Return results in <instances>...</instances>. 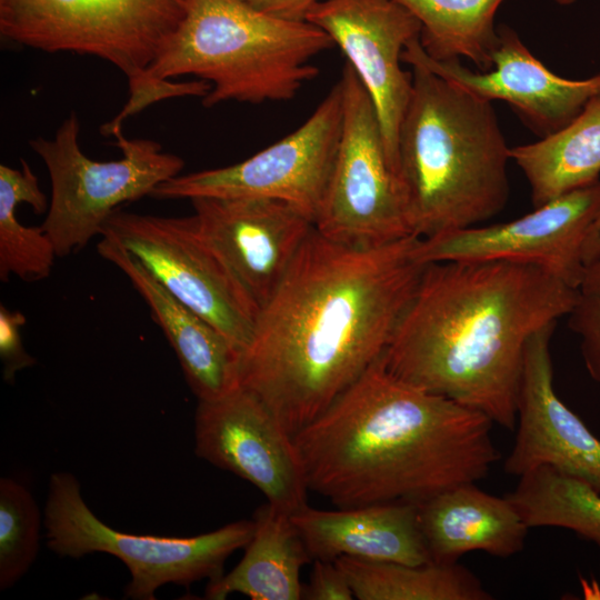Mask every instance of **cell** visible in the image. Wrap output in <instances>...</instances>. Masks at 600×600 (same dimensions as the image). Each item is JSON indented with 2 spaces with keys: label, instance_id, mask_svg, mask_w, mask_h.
<instances>
[{
  "label": "cell",
  "instance_id": "9c48e42d",
  "mask_svg": "<svg viewBox=\"0 0 600 600\" xmlns=\"http://www.w3.org/2000/svg\"><path fill=\"white\" fill-rule=\"evenodd\" d=\"M339 82L341 134L314 227L330 240L359 248L414 236L373 101L348 62Z\"/></svg>",
  "mask_w": 600,
  "mask_h": 600
},
{
  "label": "cell",
  "instance_id": "7402d4cb",
  "mask_svg": "<svg viewBox=\"0 0 600 600\" xmlns=\"http://www.w3.org/2000/svg\"><path fill=\"white\" fill-rule=\"evenodd\" d=\"M510 156L529 183L533 208L599 181L600 93L566 127L512 147Z\"/></svg>",
  "mask_w": 600,
  "mask_h": 600
},
{
  "label": "cell",
  "instance_id": "e0dca14e",
  "mask_svg": "<svg viewBox=\"0 0 600 600\" xmlns=\"http://www.w3.org/2000/svg\"><path fill=\"white\" fill-rule=\"evenodd\" d=\"M194 216L261 309L284 278L313 219L296 206L262 198H194Z\"/></svg>",
  "mask_w": 600,
  "mask_h": 600
},
{
  "label": "cell",
  "instance_id": "44dd1931",
  "mask_svg": "<svg viewBox=\"0 0 600 600\" xmlns=\"http://www.w3.org/2000/svg\"><path fill=\"white\" fill-rule=\"evenodd\" d=\"M252 520L253 533L242 559L229 573L208 583L204 598L223 600L241 593L252 600L302 599L300 572L312 558L291 513L267 502Z\"/></svg>",
  "mask_w": 600,
  "mask_h": 600
},
{
  "label": "cell",
  "instance_id": "9a60e30c",
  "mask_svg": "<svg viewBox=\"0 0 600 600\" xmlns=\"http://www.w3.org/2000/svg\"><path fill=\"white\" fill-rule=\"evenodd\" d=\"M498 33L493 66L486 72L470 70L460 60L430 58L419 37L408 43L401 60L407 64L424 66L478 98L507 102L540 138L566 127L592 97L600 93V74L584 80L562 78L538 60L513 29L501 24Z\"/></svg>",
  "mask_w": 600,
  "mask_h": 600
},
{
  "label": "cell",
  "instance_id": "7c38bea8",
  "mask_svg": "<svg viewBox=\"0 0 600 600\" xmlns=\"http://www.w3.org/2000/svg\"><path fill=\"white\" fill-rule=\"evenodd\" d=\"M600 216V180L564 193L518 219L420 238L423 263L508 261L533 266L580 288L584 246Z\"/></svg>",
  "mask_w": 600,
  "mask_h": 600
},
{
  "label": "cell",
  "instance_id": "f1b7e54d",
  "mask_svg": "<svg viewBox=\"0 0 600 600\" xmlns=\"http://www.w3.org/2000/svg\"><path fill=\"white\" fill-rule=\"evenodd\" d=\"M568 317L569 328L580 337L586 369L600 384V289L580 290Z\"/></svg>",
  "mask_w": 600,
  "mask_h": 600
},
{
  "label": "cell",
  "instance_id": "ba28073f",
  "mask_svg": "<svg viewBox=\"0 0 600 600\" xmlns=\"http://www.w3.org/2000/svg\"><path fill=\"white\" fill-rule=\"evenodd\" d=\"M189 0H0V33L46 52L106 60L128 81L147 72Z\"/></svg>",
  "mask_w": 600,
  "mask_h": 600
},
{
  "label": "cell",
  "instance_id": "ac0fdd59",
  "mask_svg": "<svg viewBox=\"0 0 600 600\" xmlns=\"http://www.w3.org/2000/svg\"><path fill=\"white\" fill-rule=\"evenodd\" d=\"M99 254L119 268L143 298L172 347L198 400L218 399L240 386V354L210 322L168 291L114 236L101 233Z\"/></svg>",
  "mask_w": 600,
  "mask_h": 600
},
{
  "label": "cell",
  "instance_id": "8fae6325",
  "mask_svg": "<svg viewBox=\"0 0 600 600\" xmlns=\"http://www.w3.org/2000/svg\"><path fill=\"white\" fill-rule=\"evenodd\" d=\"M338 81L293 132L227 167L178 174L152 192L158 199L262 198L291 203L313 221L334 162L342 128Z\"/></svg>",
  "mask_w": 600,
  "mask_h": 600
},
{
  "label": "cell",
  "instance_id": "d6986e66",
  "mask_svg": "<svg viewBox=\"0 0 600 600\" xmlns=\"http://www.w3.org/2000/svg\"><path fill=\"white\" fill-rule=\"evenodd\" d=\"M312 558L423 564L430 556L419 524L418 504L387 502L336 510L304 506L291 513Z\"/></svg>",
  "mask_w": 600,
  "mask_h": 600
},
{
  "label": "cell",
  "instance_id": "5bb4252c",
  "mask_svg": "<svg viewBox=\"0 0 600 600\" xmlns=\"http://www.w3.org/2000/svg\"><path fill=\"white\" fill-rule=\"evenodd\" d=\"M306 20L323 30L370 94L398 173V136L412 90L401 56L421 26L397 0H322Z\"/></svg>",
  "mask_w": 600,
  "mask_h": 600
},
{
  "label": "cell",
  "instance_id": "cb8c5ba5",
  "mask_svg": "<svg viewBox=\"0 0 600 600\" xmlns=\"http://www.w3.org/2000/svg\"><path fill=\"white\" fill-rule=\"evenodd\" d=\"M421 26L419 41L438 61H471L481 72L493 66L499 33L496 14L504 0H397Z\"/></svg>",
  "mask_w": 600,
  "mask_h": 600
},
{
  "label": "cell",
  "instance_id": "7a4b0ae2",
  "mask_svg": "<svg viewBox=\"0 0 600 600\" xmlns=\"http://www.w3.org/2000/svg\"><path fill=\"white\" fill-rule=\"evenodd\" d=\"M579 292L522 263H428L382 360L401 380L513 430L526 344L568 316Z\"/></svg>",
  "mask_w": 600,
  "mask_h": 600
},
{
  "label": "cell",
  "instance_id": "836d02e7",
  "mask_svg": "<svg viewBox=\"0 0 600 600\" xmlns=\"http://www.w3.org/2000/svg\"><path fill=\"white\" fill-rule=\"evenodd\" d=\"M580 290L600 289V256L590 262L584 270Z\"/></svg>",
  "mask_w": 600,
  "mask_h": 600
},
{
  "label": "cell",
  "instance_id": "2e32d148",
  "mask_svg": "<svg viewBox=\"0 0 600 600\" xmlns=\"http://www.w3.org/2000/svg\"><path fill=\"white\" fill-rule=\"evenodd\" d=\"M556 324L544 326L526 344L516 438L503 470L521 477L549 467L600 492V439L554 389L550 341Z\"/></svg>",
  "mask_w": 600,
  "mask_h": 600
},
{
  "label": "cell",
  "instance_id": "f546056e",
  "mask_svg": "<svg viewBox=\"0 0 600 600\" xmlns=\"http://www.w3.org/2000/svg\"><path fill=\"white\" fill-rule=\"evenodd\" d=\"M26 318L21 312L0 306V357L6 381L14 380L19 370L34 363V359L26 352L22 344L20 330Z\"/></svg>",
  "mask_w": 600,
  "mask_h": 600
},
{
  "label": "cell",
  "instance_id": "d6a6232c",
  "mask_svg": "<svg viewBox=\"0 0 600 600\" xmlns=\"http://www.w3.org/2000/svg\"><path fill=\"white\" fill-rule=\"evenodd\" d=\"M600 256V216L593 222L584 246L586 267Z\"/></svg>",
  "mask_w": 600,
  "mask_h": 600
},
{
  "label": "cell",
  "instance_id": "8992f818",
  "mask_svg": "<svg viewBox=\"0 0 600 600\" xmlns=\"http://www.w3.org/2000/svg\"><path fill=\"white\" fill-rule=\"evenodd\" d=\"M44 527L47 546L59 556L78 559L104 552L120 559L131 574L124 594L133 600H154L156 591L167 583L188 587L220 578L227 558L246 548L253 533V520L184 538L121 532L97 518L69 472L50 477Z\"/></svg>",
  "mask_w": 600,
  "mask_h": 600
},
{
  "label": "cell",
  "instance_id": "30bf717a",
  "mask_svg": "<svg viewBox=\"0 0 600 600\" xmlns=\"http://www.w3.org/2000/svg\"><path fill=\"white\" fill-rule=\"evenodd\" d=\"M102 232L114 236L170 293L216 327L241 356L260 309L203 234L194 214L159 217L116 210Z\"/></svg>",
  "mask_w": 600,
  "mask_h": 600
},
{
  "label": "cell",
  "instance_id": "ffe728a7",
  "mask_svg": "<svg viewBox=\"0 0 600 600\" xmlns=\"http://www.w3.org/2000/svg\"><path fill=\"white\" fill-rule=\"evenodd\" d=\"M417 504L430 560L438 563L458 562L473 551L512 557L523 549L530 529L506 496L476 483L451 487Z\"/></svg>",
  "mask_w": 600,
  "mask_h": 600
},
{
  "label": "cell",
  "instance_id": "3957f363",
  "mask_svg": "<svg viewBox=\"0 0 600 600\" xmlns=\"http://www.w3.org/2000/svg\"><path fill=\"white\" fill-rule=\"evenodd\" d=\"M482 412L391 373L382 356L293 436L309 491L338 508L420 503L500 460Z\"/></svg>",
  "mask_w": 600,
  "mask_h": 600
},
{
  "label": "cell",
  "instance_id": "6da1fadb",
  "mask_svg": "<svg viewBox=\"0 0 600 600\" xmlns=\"http://www.w3.org/2000/svg\"><path fill=\"white\" fill-rule=\"evenodd\" d=\"M419 240L359 248L314 227L260 309L240 384L292 438L383 354L426 267Z\"/></svg>",
  "mask_w": 600,
  "mask_h": 600
},
{
  "label": "cell",
  "instance_id": "603a6c76",
  "mask_svg": "<svg viewBox=\"0 0 600 600\" xmlns=\"http://www.w3.org/2000/svg\"><path fill=\"white\" fill-rule=\"evenodd\" d=\"M359 600H490L481 580L458 562L423 564L334 560Z\"/></svg>",
  "mask_w": 600,
  "mask_h": 600
},
{
  "label": "cell",
  "instance_id": "484cf974",
  "mask_svg": "<svg viewBox=\"0 0 600 600\" xmlns=\"http://www.w3.org/2000/svg\"><path fill=\"white\" fill-rule=\"evenodd\" d=\"M529 528L557 527L592 541L600 551V492L549 467L521 477L506 494Z\"/></svg>",
  "mask_w": 600,
  "mask_h": 600
},
{
  "label": "cell",
  "instance_id": "52a82bcc",
  "mask_svg": "<svg viewBox=\"0 0 600 600\" xmlns=\"http://www.w3.org/2000/svg\"><path fill=\"white\" fill-rule=\"evenodd\" d=\"M80 122L71 112L51 139L30 140L42 159L51 182L47 217L41 224L59 258L84 248L100 236L109 217L120 204L151 196L162 182L180 174L184 161L163 152L149 139H128L122 130L113 133L121 158L97 161L79 144Z\"/></svg>",
  "mask_w": 600,
  "mask_h": 600
},
{
  "label": "cell",
  "instance_id": "83f0119b",
  "mask_svg": "<svg viewBox=\"0 0 600 600\" xmlns=\"http://www.w3.org/2000/svg\"><path fill=\"white\" fill-rule=\"evenodd\" d=\"M129 99L121 111L111 120L104 123L100 131L104 136H113L122 129L123 121L142 111L150 104L176 97H206L211 90V84L206 80H192L184 82H173L170 79H157L147 72L141 77L128 81Z\"/></svg>",
  "mask_w": 600,
  "mask_h": 600
},
{
  "label": "cell",
  "instance_id": "4fadbf2b",
  "mask_svg": "<svg viewBox=\"0 0 600 600\" xmlns=\"http://www.w3.org/2000/svg\"><path fill=\"white\" fill-rule=\"evenodd\" d=\"M196 454L254 486L268 503L293 513L309 491L293 442L269 408L241 384L213 400H199Z\"/></svg>",
  "mask_w": 600,
  "mask_h": 600
},
{
  "label": "cell",
  "instance_id": "e575fe53",
  "mask_svg": "<svg viewBox=\"0 0 600 600\" xmlns=\"http://www.w3.org/2000/svg\"><path fill=\"white\" fill-rule=\"evenodd\" d=\"M552 1H554L556 3L560 6H569L576 2L577 0H552Z\"/></svg>",
  "mask_w": 600,
  "mask_h": 600
},
{
  "label": "cell",
  "instance_id": "5b68a950",
  "mask_svg": "<svg viewBox=\"0 0 600 600\" xmlns=\"http://www.w3.org/2000/svg\"><path fill=\"white\" fill-rule=\"evenodd\" d=\"M307 20H288L242 0H189L186 14L147 73L190 74L211 84L210 108L226 101L259 104L293 99L319 74L312 59L333 48Z\"/></svg>",
  "mask_w": 600,
  "mask_h": 600
},
{
  "label": "cell",
  "instance_id": "1f68e13d",
  "mask_svg": "<svg viewBox=\"0 0 600 600\" xmlns=\"http://www.w3.org/2000/svg\"><path fill=\"white\" fill-rule=\"evenodd\" d=\"M269 14L288 19L306 20L308 12L322 0H242Z\"/></svg>",
  "mask_w": 600,
  "mask_h": 600
},
{
  "label": "cell",
  "instance_id": "277c9868",
  "mask_svg": "<svg viewBox=\"0 0 600 600\" xmlns=\"http://www.w3.org/2000/svg\"><path fill=\"white\" fill-rule=\"evenodd\" d=\"M398 177L414 236L476 227L503 210L510 147L491 101L412 63Z\"/></svg>",
  "mask_w": 600,
  "mask_h": 600
},
{
  "label": "cell",
  "instance_id": "4dcf8cb0",
  "mask_svg": "<svg viewBox=\"0 0 600 600\" xmlns=\"http://www.w3.org/2000/svg\"><path fill=\"white\" fill-rule=\"evenodd\" d=\"M302 599L352 600L350 583L336 561L314 559L310 581L303 586Z\"/></svg>",
  "mask_w": 600,
  "mask_h": 600
},
{
  "label": "cell",
  "instance_id": "4316f807",
  "mask_svg": "<svg viewBox=\"0 0 600 600\" xmlns=\"http://www.w3.org/2000/svg\"><path fill=\"white\" fill-rule=\"evenodd\" d=\"M41 516L32 493L11 478L0 480V589L13 587L40 548Z\"/></svg>",
  "mask_w": 600,
  "mask_h": 600
},
{
  "label": "cell",
  "instance_id": "d4e9b609",
  "mask_svg": "<svg viewBox=\"0 0 600 600\" xmlns=\"http://www.w3.org/2000/svg\"><path fill=\"white\" fill-rule=\"evenodd\" d=\"M28 203L36 213L49 206L37 176L26 160L21 169L0 166V279L10 276L24 281L41 280L50 276L58 257L53 242L42 227H26L19 222L16 209Z\"/></svg>",
  "mask_w": 600,
  "mask_h": 600
}]
</instances>
